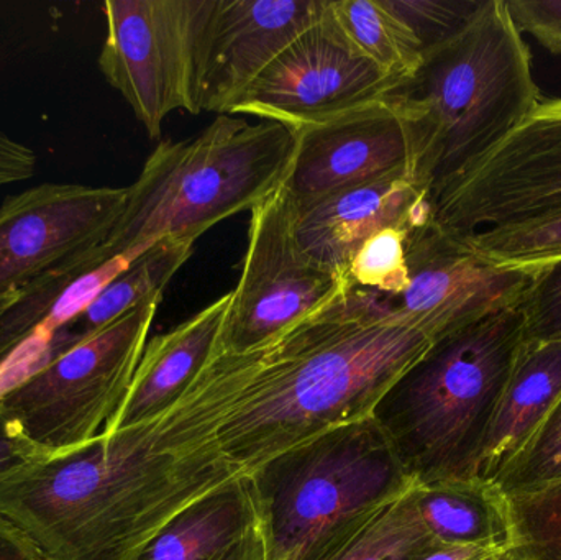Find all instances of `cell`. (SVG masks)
<instances>
[{"label": "cell", "instance_id": "8fae6325", "mask_svg": "<svg viewBox=\"0 0 561 560\" xmlns=\"http://www.w3.org/2000/svg\"><path fill=\"white\" fill-rule=\"evenodd\" d=\"M408 263V289L396 298L379 296L392 321L417 329L432 344L523 305L537 275L488 262L434 220L412 230Z\"/></svg>", "mask_w": 561, "mask_h": 560}, {"label": "cell", "instance_id": "9a60e30c", "mask_svg": "<svg viewBox=\"0 0 561 560\" xmlns=\"http://www.w3.org/2000/svg\"><path fill=\"white\" fill-rule=\"evenodd\" d=\"M293 132L296 155L284 187L296 207L343 187L411 174L408 132L391 98Z\"/></svg>", "mask_w": 561, "mask_h": 560}, {"label": "cell", "instance_id": "4316f807", "mask_svg": "<svg viewBox=\"0 0 561 560\" xmlns=\"http://www.w3.org/2000/svg\"><path fill=\"white\" fill-rule=\"evenodd\" d=\"M412 230L405 226L386 227L366 239L350 260L346 286L385 298L402 295L411 282L408 243Z\"/></svg>", "mask_w": 561, "mask_h": 560}, {"label": "cell", "instance_id": "3957f363", "mask_svg": "<svg viewBox=\"0 0 561 560\" xmlns=\"http://www.w3.org/2000/svg\"><path fill=\"white\" fill-rule=\"evenodd\" d=\"M396 102L411 151V178L434 194L490 153L542 101L533 56L507 0H481L467 25L425 49Z\"/></svg>", "mask_w": 561, "mask_h": 560}, {"label": "cell", "instance_id": "83f0119b", "mask_svg": "<svg viewBox=\"0 0 561 560\" xmlns=\"http://www.w3.org/2000/svg\"><path fill=\"white\" fill-rule=\"evenodd\" d=\"M561 480V400L543 421L536 436L506 467L497 489L504 495L526 492Z\"/></svg>", "mask_w": 561, "mask_h": 560}, {"label": "cell", "instance_id": "8992f818", "mask_svg": "<svg viewBox=\"0 0 561 560\" xmlns=\"http://www.w3.org/2000/svg\"><path fill=\"white\" fill-rule=\"evenodd\" d=\"M249 477L265 560H330L415 485L373 416L299 444Z\"/></svg>", "mask_w": 561, "mask_h": 560}, {"label": "cell", "instance_id": "30bf717a", "mask_svg": "<svg viewBox=\"0 0 561 560\" xmlns=\"http://www.w3.org/2000/svg\"><path fill=\"white\" fill-rule=\"evenodd\" d=\"M434 222L457 236L561 210V98L431 196Z\"/></svg>", "mask_w": 561, "mask_h": 560}, {"label": "cell", "instance_id": "9c48e42d", "mask_svg": "<svg viewBox=\"0 0 561 560\" xmlns=\"http://www.w3.org/2000/svg\"><path fill=\"white\" fill-rule=\"evenodd\" d=\"M350 292L299 243L286 187L250 210L242 273L232 292L216 354H242Z\"/></svg>", "mask_w": 561, "mask_h": 560}, {"label": "cell", "instance_id": "ffe728a7", "mask_svg": "<svg viewBox=\"0 0 561 560\" xmlns=\"http://www.w3.org/2000/svg\"><path fill=\"white\" fill-rule=\"evenodd\" d=\"M256 525L250 477H237L171 519L134 560H217Z\"/></svg>", "mask_w": 561, "mask_h": 560}, {"label": "cell", "instance_id": "4dcf8cb0", "mask_svg": "<svg viewBox=\"0 0 561 560\" xmlns=\"http://www.w3.org/2000/svg\"><path fill=\"white\" fill-rule=\"evenodd\" d=\"M507 10L520 35L526 33L547 52L561 55V0H513Z\"/></svg>", "mask_w": 561, "mask_h": 560}, {"label": "cell", "instance_id": "6da1fadb", "mask_svg": "<svg viewBox=\"0 0 561 560\" xmlns=\"http://www.w3.org/2000/svg\"><path fill=\"white\" fill-rule=\"evenodd\" d=\"M381 296L350 289L242 354H214L157 423L170 453H216L239 476L327 431L371 416L431 348Z\"/></svg>", "mask_w": 561, "mask_h": 560}, {"label": "cell", "instance_id": "d4e9b609", "mask_svg": "<svg viewBox=\"0 0 561 560\" xmlns=\"http://www.w3.org/2000/svg\"><path fill=\"white\" fill-rule=\"evenodd\" d=\"M460 237L471 250L494 265L543 268L561 262V210Z\"/></svg>", "mask_w": 561, "mask_h": 560}, {"label": "cell", "instance_id": "e0dca14e", "mask_svg": "<svg viewBox=\"0 0 561 560\" xmlns=\"http://www.w3.org/2000/svg\"><path fill=\"white\" fill-rule=\"evenodd\" d=\"M230 301L232 292L147 342L127 398L102 433H117L163 418L216 354Z\"/></svg>", "mask_w": 561, "mask_h": 560}, {"label": "cell", "instance_id": "277c9868", "mask_svg": "<svg viewBox=\"0 0 561 560\" xmlns=\"http://www.w3.org/2000/svg\"><path fill=\"white\" fill-rule=\"evenodd\" d=\"M296 155L286 125L219 115L199 134L164 140L128 186L127 203L102 243L107 262L158 240L196 243L207 230L272 196Z\"/></svg>", "mask_w": 561, "mask_h": 560}, {"label": "cell", "instance_id": "f546056e", "mask_svg": "<svg viewBox=\"0 0 561 560\" xmlns=\"http://www.w3.org/2000/svg\"><path fill=\"white\" fill-rule=\"evenodd\" d=\"M523 309L527 341L561 342V262L537 270Z\"/></svg>", "mask_w": 561, "mask_h": 560}, {"label": "cell", "instance_id": "8d00e7d4", "mask_svg": "<svg viewBox=\"0 0 561 560\" xmlns=\"http://www.w3.org/2000/svg\"><path fill=\"white\" fill-rule=\"evenodd\" d=\"M16 295H19V292L10 293V295L2 296V298H0V316H2L3 312H5V309L12 305L13 299L16 298Z\"/></svg>", "mask_w": 561, "mask_h": 560}, {"label": "cell", "instance_id": "5bb4252c", "mask_svg": "<svg viewBox=\"0 0 561 560\" xmlns=\"http://www.w3.org/2000/svg\"><path fill=\"white\" fill-rule=\"evenodd\" d=\"M325 0H213L197 52L199 112L229 114L245 89L322 19Z\"/></svg>", "mask_w": 561, "mask_h": 560}, {"label": "cell", "instance_id": "d6a6232c", "mask_svg": "<svg viewBox=\"0 0 561 560\" xmlns=\"http://www.w3.org/2000/svg\"><path fill=\"white\" fill-rule=\"evenodd\" d=\"M43 457L45 454L28 443L0 410V480Z\"/></svg>", "mask_w": 561, "mask_h": 560}, {"label": "cell", "instance_id": "603a6c76", "mask_svg": "<svg viewBox=\"0 0 561 560\" xmlns=\"http://www.w3.org/2000/svg\"><path fill=\"white\" fill-rule=\"evenodd\" d=\"M320 25L350 53L404 84L424 61V48L385 0H325Z\"/></svg>", "mask_w": 561, "mask_h": 560}, {"label": "cell", "instance_id": "cb8c5ba5", "mask_svg": "<svg viewBox=\"0 0 561 560\" xmlns=\"http://www.w3.org/2000/svg\"><path fill=\"white\" fill-rule=\"evenodd\" d=\"M438 549L440 546L422 522L414 485L330 560H424Z\"/></svg>", "mask_w": 561, "mask_h": 560}, {"label": "cell", "instance_id": "d590c367", "mask_svg": "<svg viewBox=\"0 0 561 560\" xmlns=\"http://www.w3.org/2000/svg\"><path fill=\"white\" fill-rule=\"evenodd\" d=\"M496 555H501V551L484 548H442L424 560H484Z\"/></svg>", "mask_w": 561, "mask_h": 560}, {"label": "cell", "instance_id": "484cf974", "mask_svg": "<svg viewBox=\"0 0 561 560\" xmlns=\"http://www.w3.org/2000/svg\"><path fill=\"white\" fill-rule=\"evenodd\" d=\"M513 560H561V480L506 495Z\"/></svg>", "mask_w": 561, "mask_h": 560}, {"label": "cell", "instance_id": "44dd1931", "mask_svg": "<svg viewBox=\"0 0 561 560\" xmlns=\"http://www.w3.org/2000/svg\"><path fill=\"white\" fill-rule=\"evenodd\" d=\"M415 502L425 528L440 548L510 551V512L496 483L473 477L415 485Z\"/></svg>", "mask_w": 561, "mask_h": 560}, {"label": "cell", "instance_id": "836d02e7", "mask_svg": "<svg viewBox=\"0 0 561 560\" xmlns=\"http://www.w3.org/2000/svg\"><path fill=\"white\" fill-rule=\"evenodd\" d=\"M0 560H45L32 539L0 515Z\"/></svg>", "mask_w": 561, "mask_h": 560}, {"label": "cell", "instance_id": "7a4b0ae2", "mask_svg": "<svg viewBox=\"0 0 561 560\" xmlns=\"http://www.w3.org/2000/svg\"><path fill=\"white\" fill-rule=\"evenodd\" d=\"M157 423L99 434L0 480V515L45 560H134L184 510L237 479L216 453L157 446Z\"/></svg>", "mask_w": 561, "mask_h": 560}, {"label": "cell", "instance_id": "ac0fdd59", "mask_svg": "<svg viewBox=\"0 0 561 560\" xmlns=\"http://www.w3.org/2000/svg\"><path fill=\"white\" fill-rule=\"evenodd\" d=\"M101 245L71 256L19 289L12 305L0 316V368L32 339L49 341L56 331L82 312L111 279L147 250L107 262Z\"/></svg>", "mask_w": 561, "mask_h": 560}, {"label": "cell", "instance_id": "4fadbf2b", "mask_svg": "<svg viewBox=\"0 0 561 560\" xmlns=\"http://www.w3.org/2000/svg\"><path fill=\"white\" fill-rule=\"evenodd\" d=\"M127 187L43 183L0 206V298L105 242Z\"/></svg>", "mask_w": 561, "mask_h": 560}, {"label": "cell", "instance_id": "d6986e66", "mask_svg": "<svg viewBox=\"0 0 561 560\" xmlns=\"http://www.w3.org/2000/svg\"><path fill=\"white\" fill-rule=\"evenodd\" d=\"M561 400V342L524 341L484 437L474 479L496 483Z\"/></svg>", "mask_w": 561, "mask_h": 560}, {"label": "cell", "instance_id": "52a82bcc", "mask_svg": "<svg viewBox=\"0 0 561 560\" xmlns=\"http://www.w3.org/2000/svg\"><path fill=\"white\" fill-rule=\"evenodd\" d=\"M158 301L131 309L0 391V410L46 457L84 446L118 413L147 347Z\"/></svg>", "mask_w": 561, "mask_h": 560}, {"label": "cell", "instance_id": "ba28073f", "mask_svg": "<svg viewBox=\"0 0 561 560\" xmlns=\"http://www.w3.org/2000/svg\"><path fill=\"white\" fill-rule=\"evenodd\" d=\"M213 0H107L99 69L148 137L174 111L201 114L197 52Z\"/></svg>", "mask_w": 561, "mask_h": 560}, {"label": "cell", "instance_id": "e575fe53", "mask_svg": "<svg viewBox=\"0 0 561 560\" xmlns=\"http://www.w3.org/2000/svg\"><path fill=\"white\" fill-rule=\"evenodd\" d=\"M217 560H265V541L260 525H256L245 538L240 539L222 558Z\"/></svg>", "mask_w": 561, "mask_h": 560}, {"label": "cell", "instance_id": "7c38bea8", "mask_svg": "<svg viewBox=\"0 0 561 560\" xmlns=\"http://www.w3.org/2000/svg\"><path fill=\"white\" fill-rule=\"evenodd\" d=\"M399 85L319 22L280 53L227 115H253L297 130L385 101Z\"/></svg>", "mask_w": 561, "mask_h": 560}, {"label": "cell", "instance_id": "74e56055", "mask_svg": "<svg viewBox=\"0 0 561 560\" xmlns=\"http://www.w3.org/2000/svg\"><path fill=\"white\" fill-rule=\"evenodd\" d=\"M484 560H513V558H511L510 552H501V555L491 556V558Z\"/></svg>", "mask_w": 561, "mask_h": 560}, {"label": "cell", "instance_id": "7402d4cb", "mask_svg": "<svg viewBox=\"0 0 561 560\" xmlns=\"http://www.w3.org/2000/svg\"><path fill=\"white\" fill-rule=\"evenodd\" d=\"M193 252L194 242L190 240L173 237L158 240L111 279L82 312L53 334L51 344L46 347V358L66 351L138 306L158 299L163 301L168 283Z\"/></svg>", "mask_w": 561, "mask_h": 560}, {"label": "cell", "instance_id": "2e32d148", "mask_svg": "<svg viewBox=\"0 0 561 560\" xmlns=\"http://www.w3.org/2000/svg\"><path fill=\"white\" fill-rule=\"evenodd\" d=\"M432 220L431 194L409 173L343 187L309 206L296 207L300 245L343 279L350 260L373 233L392 226L419 229Z\"/></svg>", "mask_w": 561, "mask_h": 560}, {"label": "cell", "instance_id": "1f68e13d", "mask_svg": "<svg viewBox=\"0 0 561 560\" xmlns=\"http://www.w3.org/2000/svg\"><path fill=\"white\" fill-rule=\"evenodd\" d=\"M38 157L28 145L0 132V187L35 176Z\"/></svg>", "mask_w": 561, "mask_h": 560}, {"label": "cell", "instance_id": "f1b7e54d", "mask_svg": "<svg viewBox=\"0 0 561 560\" xmlns=\"http://www.w3.org/2000/svg\"><path fill=\"white\" fill-rule=\"evenodd\" d=\"M385 2L414 33L424 52L457 35L481 5V0H385Z\"/></svg>", "mask_w": 561, "mask_h": 560}, {"label": "cell", "instance_id": "5b68a950", "mask_svg": "<svg viewBox=\"0 0 561 560\" xmlns=\"http://www.w3.org/2000/svg\"><path fill=\"white\" fill-rule=\"evenodd\" d=\"M524 341L520 305L434 342L382 395L371 416L415 485L473 479Z\"/></svg>", "mask_w": 561, "mask_h": 560}]
</instances>
